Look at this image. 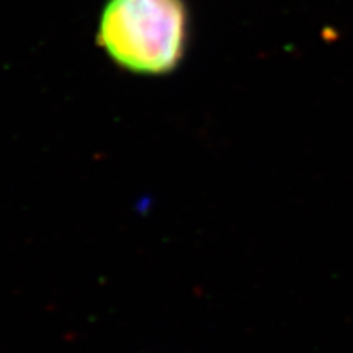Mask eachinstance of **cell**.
Segmentation results:
<instances>
[{"instance_id":"obj_1","label":"cell","mask_w":353,"mask_h":353,"mask_svg":"<svg viewBox=\"0 0 353 353\" xmlns=\"http://www.w3.org/2000/svg\"><path fill=\"white\" fill-rule=\"evenodd\" d=\"M188 39L185 0H107L97 28V43L110 59L139 76L174 72Z\"/></svg>"}]
</instances>
